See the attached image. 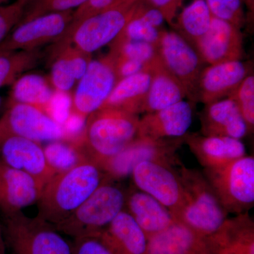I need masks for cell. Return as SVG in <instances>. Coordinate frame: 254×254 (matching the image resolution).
<instances>
[{
    "label": "cell",
    "mask_w": 254,
    "mask_h": 254,
    "mask_svg": "<svg viewBox=\"0 0 254 254\" xmlns=\"http://www.w3.org/2000/svg\"><path fill=\"white\" fill-rule=\"evenodd\" d=\"M108 177L87 157L72 168L55 174L42 190L37 202V216L56 226L68 218Z\"/></svg>",
    "instance_id": "obj_1"
},
{
    "label": "cell",
    "mask_w": 254,
    "mask_h": 254,
    "mask_svg": "<svg viewBox=\"0 0 254 254\" xmlns=\"http://www.w3.org/2000/svg\"><path fill=\"white\" fill-rule=\"evenodd\" d=\"M138 115L122 110L103 108L86 119L76 141L83 154L102 170L138 137Z\"/></svg>",
    "instance_id": "obj_2"
},
{
    "label": "cell",
    "mask_w": 254,
    "mask_h": 254,
    "mask_svg": "<svg viewBox=\"0 0 254 254\" xmlns=\"http://www.w3.org/2000/svg\"><path fill=\"white\" fill-rule=\"evenodd\" d=\"M178 173L182 199L174 217L177 221L203 235H213L227 220L228 213L203 173L183 165H180Z\"/></svg>",
    "instance_id": "obj_3"
},
{
    "label": "cell",
    "mask_w": 254,
    "mask_h": 254,
    "mask_svg": "<svg viewBox=\"0 0 254 254\" xmlns=\"http://www.w3.org/2000/svg\"><path fill=\"white\" fill-rule=\"evenodd\" d=\"M113 180L107 177L68 218L53 227L73 239L101 233L126 204V193Z\"/></svg>",
    "instance_id": "obj_4"
},
{
    "label": "cell",
    "mask_w": 254,
    "mask_h": 254,
    "mask_svg": "<svg viewBox=\"0 0 254 254\" xmlns=\"http://www.w3.org/2000/svg\"><path fill=\"white\" fill-rule=\"evenodd\" d=\"M5 244L12 254H71V245L51 224L18 212L3 216Z\"/></svg>",
    "instance_id": "obj_5"
},
{
    "label": "cell",
    "mask_w": 254,
    "mask_h": 254,
    "mask_svg": "<svg viewBox=\"0 0 254 254\" xmlns=\"http://www.w3.org/2000/svg\"><path fill=\"white\" fill-rule=\"evenodd\" d=\"M114 8L72 22L55 43L67 44L87 55L110 44L134 14L138 2Z\"/></svg>",
    "instance_id": "obj_6"
},
{
    "label": "cell",
    "mask_w": 254,
    "mask_h": 254,
    "mask_svg": "<svg viewBox=\"0 0 254 254\" xmlns=\"http://www.w3.org/2000/svg\"><path fill=\"white\" fill-rule=\"evenodd\" d=\"M206 177L227 213L249 212L254 203V158L242 157L218 168L204 169Z\"/></svg>",
    "instance_id": "obj_7"
},
{
    "label": "cell",
    "mask_w": 254,
    "mask_h": 254,
    "mask_svg": "<svg viewBox=\"0 0 254 254\" xmlns=\"http://www.w3.org/2000/svg\"><path fill=\"white\" fill-rule=\"evenodd\" d=\"M157 53L165 69L183 88L190 101H198V84L203 63L193 46L175 31L162 30Z\"/></svg>",
    "instance_id": "obj_8"
},
{
    "label": "cell",
    "mask_w": 254,
    "mask_h": 254,
    "mask_svg": "<svg viewBox=\"0 0 254 254\" xmlns=\"http://www.w3.org/2000/svg\"><path fill=\"white\" fill-rule=\"evenodd\" d=\"M184 136L159 140L137 137L121 153L105 164L103 170L115 180L131 175L134 167L142 162H156L173 168L175 165L180 166L182 164L177 151L185 143Z\"/></svg>",
    "instance_id": "obj_9"
},
{
    "label": "cell",
    "mask_w": 254,
    "mask_h": 254,
    "mask_svg": "<svg viewBox=\"0 0 254 254\" xmlns=\"http://www.w3.org/2000/svg\"><path fill=\"white\" fill-rule=\"evenodd\" d=\"M73 12L74 10L50 13L18 23L0 43V51H31L55 43L72 23Z\"/></svg>",
    "instance_id": "obj_10"
},
{
    "label": "cell",
    "mask_w": 254,
    "mask_h": 254,
    "mask_svg": "<svg viewBox=\"0 0 254 254\" xmlns=\"http://www.w3.org/2000/svg\"><path fill=\"white\" fill-rule=\"evenodd\" d=\"M113 60L108 55L92 60L74 92L71 113L86 119L102 108L118 82Z\"/></svg>",
    "instance_id": "obj_11"
},
{
    "label": "cell",
    "mask_w": 254,
    "mask_h": 254,
    "mask_svg": "<svg viewBox=\"0 0 254 254\" xmlns=\"http://www.w3.org/2000/svg\"><path fill=\"white\" fill-rule=\"evenodd\" d=\"M0 131L39 143L66 138L63 126L41 110L22 103H8L6 112L0 119Z\"/></svg>",
    "instance_id": "obj_12"
},
{
    "label": "cell",
    "mask_w": 254,
    "mask_h": 254,
    "mask_svg": "<svg viewBox=\"0 0 254 254\" xmlns=\"http://www.w3.org/2000/svg\"><path fill=\"white\" fill-rule=\"evenodd\" d=\"M131 175L138 190L158 200L175 216L182 199L178 171L164 164L145 161L136 165Z\"/></svg>",
    "instance_id": "obj_13"
},
{
    "label": "cell",
    "mask_w": 254,
    "mask_h": 254,
    "mask_svg": "<svg viewBox=\"0 0 254 254\" xmlns=\"http://www.w3.org/2000/svg\"><path fill=\"white\" fill-rule=\"evenodd\" d=\"M0 160L36 179L44 187L55 173L48 165L39 143L0 131Z\"/></svg>",
    "instance_id": "obj_14"
},
{
    "label": "cell",
    "mask_w": 254,
    "mask_h": 254,
    "mask_svg": "<svg viewBox=\"0 0 254 254\" xmlns=\"http://www.w3.org/2000/svg\"><path fill=\"white\" fill-rule=\"evenodd\" d=\"M213 235H205L179 221L148 240L147 254H218Z\"/></svg>",
    "instance_id": "obj_15"
},
{
    "label": "cell",
    "mask_w": 254,
    "mask_h": 254,
    "mask_svg": "<svg viewBox=\"0 0 254 254\" xmlns=\"http://www.w3.org/2000/svg\"><path fill=\"white\" fill-rule=\"evenodd\" d=\"M194 48L203 63L209 65L239 61L243 58V36L240 28L213 17L208 31Z\"/></svg>",
    "instance_id": "obj_16"
},
{
    "label": "cell",
    "mask_w": 254,
    "mask_h": 254,
    "mask_svg": "<svg viewBox=\"0 0 254 254\" xmlns=\"http://www.w3.org/2000/svg\"><path fill=\"white\" fill-rule=\"evenodd\" d=\"M43 189L34 177L0 160V212L3 216L17 213L37 203Z\"/></svg>",
    "instance_id": "obj_17"
},
{
    "label": "cell",
    "mask_w": 254,
    "mask_h": 254,
    "mask_svg": "<svg viewBox=\"0 0 254 254\" xmlns=\"http://www.w3.org/2000/svg\"><path fill=\"white\" fill-rule=\"evenodd\" d=\"M247 64L239 61L210 65L203 68L198 84V101L208 105L228 98L249 74Z\"/></svg>",
    "instance_id": "obj_18"
},
{
    "label": "cell",
    "mask_w": 254,
    "mask_h": 254,
    "mask_svg": "<svg viewBox=\"0 0 254 254\" xmlns=\"http://www.w3.org/2000/svg\"><path fill=\"white\" fill-rule=\"evenodd\" d=\"M193 110L182 100L165 109L145 114L139 119L138 137L159 140L185 136L192 123Z\"/></svg>",
    "instance_id": "obj_19"
},
{
    "label": "cell",
    "mask_w": 254,
    "mask_h": 254,
    "mask_svg": "<svg viewBox=\"0 0 254 254\" xmlns=\"http://www.w3.org/2000/svg\"><path fill=\"white\" fill-rule=\"evenodd\" d=\"M184 138L185 143L204 169L223 166L246 155L245 144L236 138L194 133H187Z\"/></svg>",
    "instance_id": "obj_20"
},
{
    "label": "cell",
    "mask_w": 254,
    "mask_h": 254,
    "mask_svg": "<svg viewBox=\"0 0 254 254\" xmlns=\"http://www.w3.org/2000/svg\"><path fill=\"white\" fill-rule=\"evenodd\" d=\"M201 132L204 136H221L241 139L248 128L236 102L232 98L205 105L202 113Z\"/></svg>",
    "instance_id": "obj_21"
},
{
    "label": "cell",
    "mask_w": 254,
    "mask_h": 254,
    "mask_svg": "<svg viewBox=\"0 0 254 254\" xmlns=\"http://www.w3.org/2000/svg\"><path fill=\"white\" fill-rule=\"evenodd\" d=\"M125 205L128 208L127 212L139 225L148 240L176 221L165 205L140 190L127 195Z\"/></svg>",
    "instance_id": "obj_22"
},
{
    "label": "cell",
    "mask_w": 254,
    "mask_h": 254,
    "mask_svg": "<svg viewBox=\"0 0 254 254\" xmlns=\"http://www.w3.org/2000/svg\"><path fill=\"white\" fill-rule=\"evenodd\" d=\"M100 235L114 254H147L148 239L126 210L120 212Z\"/></svg>",
    "instance_id": "obj_23"
},
{
    "label": "cell",
    "mask_w": 254,
    "mask_h": 254,
    "mask_svg": "<svg viewBox=\"0 0 254 254\" xmlns=\"http://www.w3.org/2000/svg\"><path fill=\"white\" fill-rule=\"evenodd\" d=\"M150 64L141 72L118 80L102 108L122 110L138 115L151 82Z\"/></svg>",
    "instance_id": "obj_24"
},
{
    "label": "cell",
    "mask_w": 254,
    "mask_h": 254,
    "mask_svg": "<svg viewBox=\"0 0 254 254\" xmlns=\"http://www.w3.org/2000/svg\"><path fill=\"white\" fill-rule=\"evenodd\" d=\"M153 76L141 113H151L165 109L183 100L186 93L180 83L165 69L158 55L150 64Z\"/></svg>",
    "instance_id": "obj_25"
},
{
    "label": "cell",
    "mask_w": 254,
    "mask_h": 254,
    "mask_svg": "<svg viewBox=\"0 0 254 254\" xmlns=\"http://www.w3.org/2000/svg\"><path fill=\"white\" fill-rule=\"evenodd\" d=\"M213 235L220 252L254 254V224L249 212L227 219Z\"/></svg>",
    "instance_id": "obj_26"
},
{
    "label": "cell",
    "mask_w": 254,
    "mask_h": 254,
    "mask_svg": "<svg viewBox=\"0 0 254 254\" xmlns=\"http://www.w3.org/2000/svg\"><path fill=\"white\" fill-rule=\"evenodd\" d=\"M54 92L43 76L37 73L21 75L13 83L10 103L31 105L47 113Z\"/></svg>",
    "instance_id": "obj_27"
},
{
    "label": "cell",
    "mask_w": 254,
    "mask_h": 254,
    "mask_svg": "<svg viewBox=\"0 0 254 254\" xmlns=\"http://www.w3.org/2000/svg\"><path fill=\"white\" fill-rule=\"evenodd\" d=\"M176 18L173 25L175 31L194 48L195 43L208 31L213 16L205 0H193Z\"/></svg>",
    "instance_id": "obj_28"
},
{
    "label": "cell",
    "mask_w": 254,
    "mask_h": 254,
    "mask_svg": "<svg viewBox=\"0 0 254 254\" xmlns=\"http://www.w3.org/2000/svg\"><path fill=\"white\" fill-rule=\"evenodd\" d=\"M41 58L38 50L0 51V88L13 84L23 73L35 67Z\"/></svg>",
    "instance_id": "obj_29"
},
{
    "label": "cell",
    "mask_w": 254,
    "mask_h": 254,
    "mask_svg": "<svg viewBox=\"0 0 254 254\" xmlns=\"http://www.w3.org/2000/svg\"><path fill=\"white\" fill-rule=\"evenodd\" d=\"M43 150L48 165L56 174L72 168L86 158L75 141L49 142Z\"/></svg>",
    "instance_id": "obj_30"
},
{
    "label": "cell",
    "mask_w": 254,
    "mask_h": 254,
    "mask_svg": "<svg viewBox=\"0 0 254 254\" xmlns=\"http://www.w3.org/2000/svg\"><path fill=\"white\" fill-rule=\"evenodd\" d=\"M110 56L136 60L148 65L158 56L156 47L145 42L115 39L110 43Z\"/></svg>",
    "instance_id": "obj_31"
},
{
    "label": "cell",
    "mask_w": 254,
    "mask_h": 254,
    "mask_svg": "<svg viewBox=\"0 0 254 254\" xmlns=\"http://www.w3.org/2000/svg\"><path fill=\"white\" fill-rule=\"evenodd\" d=\"M137 7L134 14L127 23L117 39L145 42L157 47L160 33L164 28L159 29L142 17L138 14Z\"/></svg>",
    "instance_id": "obj_32"
},
{
    "label": "cell",
    "mask_w": 254,
    "mask_h": 254,
    "mask_svg": "<svg viewBox=\"0 0 254 254\" xmlns=\"http://www.w3.org/2000/svg\"><path fill=\"white\" fill-rule=\"evenodd\" d=\"M214 18L242 28L245 22L244 0H205Z\"/></svg>",
    "instance_id": "obj_33"
},
{
    "label": "cell",
    "mask_w": 254,
    "mask_h": 254,
    "mask_svg": "<svg viewBox=\"0 0 254 254\" xmlns=\"http://www.w3.org/2000/svg\"><path fill=\"white\" fill-rule=\"evenodd\" d=\"M229 98V97H228ZM230 98L235 100L248 128L254 131V76L250 73L240 83Z\"/></svg>",
    "instance_id": "obj_34"
},
{
    "label": "cell",
    "mask_w": 254,
    "mask_h": 254,
    "mask_svg": "<svg viewBox=\"0 0 254 254\" xmlns=\"http://www.w3.org/2000/svg\"><path fill=\"white\" fill-rule=\"evenodd\" d=\"M88 1V0H34L26 6L24 14L20 22L28 21L37 16L50 13L76 9Z\"/></svg>",
    "instance_id": "obj_35"
},
{
    "label": "cell",
    "mask_w": 254,
    "mask_h": 254,
    "mask_svg": "<svg viewBox=\"0 0 254 254\" xmlns=\"http://www.w3.org/2000/svg\"><path fill=\"white\" fill-rule=\"evenodd\" d=\"M139 0H88L73 12L72 22H77L83 18L89 17L98 13L125 6L135 4Z\"/></svg>",
    "instance_id": "obj_36"
},
{
    "label": "cell",
    "mask_w": 254,
    "mask_h": 254,
    "mask_svg": "<svg viewBox=\"0 0 254 254\" xmlns=\"http://www.w3.org/2000/svg\"><path fill=\"white\" fill-rule=\"evenodd\" d=\"M71 254H114L100 234L78 237L71 244Z\"/></svg>",
    "instance_id": "obj_37"
},
{
    "label": "cell",
    "mask_w": 254,
    "mask_h": 254,
    "mask_svg": "<svg viewBox=\"0 0 254 254\" xmlns=\"http://www.w3.org/2000/svg\"><path fill=\"white\" fill-rule=\"evenodd\" d=\"M76 81L64 60L59 56L53 57L51 82L55 90L68 93L74 86Z\"/></svg>",
    "instance_id": "obj_38"
},
{
    "label": "cell",
    "mask_w": 254,
    "mask_h": 254,
    "mask_svg": "<svg viewBox=\"0 0 254 254\" xmlns=\"http://www.w3.org/2000/svg\"><path fill=\"white\" fill-rule=\"evenodd\" d=\"M71 105L72 99L68 93L55 91L50 100L47 114L63 126L71 115Z\"/></svg>",
    "instance_id": "obj_39"
},
{
    "label": "cell",
    "mask_w": 254,
    "mask_h": 254,
    "mask_svg": "<svg viewBox=\"0 0 254 254\" xmlns=\"http://www.w3.org/2000/svg\"><path fill=\"white\" fill-rule=\"evenodd\" d=\"M108 55L113 60L115 73L118 80L141 72L148 66L144 63L136 60L113 58L110 55Z\"/></svg>",
    "instance_id": "obj_40"
},
{
    "label": "cell",
    "mask_w": 254,
    "mask_h": 254,
    "mask_svg": "<svg viewBox=\"0 0 254 254\" xmlns=\"http://www.w3.org/2000/svg\"><path fill=\"white\" fill-rule=\"evenodd\" d=\"M146 4L158 9L163 14L165 21L173 26L184 0H143Z\"/></svg>",
    "instance_id": "obj_41"
},
{
    "label": "cell",
    "mask_w": 254,
    "mask_h": 254,
    "mask_svg": "<svg viewBox=\"0 0 254 254\" xmlns=\"http://www.w3.org/2000/svg\"><path fill=\"white\" fill-rule=\"evenodd\" d=\"M5 250H6V244H5L2 227L0 223V254H5Z\"/></svg>",
    "instance_id": "obj_42"
},
{
    "label": "cell",
    "mask_w": 254,
    "mask_h": 254,
    "mask_svg": "<svg viewBox=\"0 0 254 254\" xmlns=\"http://www.w3.org/2000/svg\"><path fill=\"white\" fill-rule=\"evenodd\" d=\"M244 2L247 4V8L250 10L251 14H254V0H244Z\"/></svg>",
    "instance_id": "obj_43"
},
{
    "label": "cell",
    "mask_w": 254,
    "mask_h": 254,
    "mask_svg": "<svg viewBox=\"0 0 254 254\" xmlns=\"http://www.w3.org/2000/svg\"><path fill=\"white\" fill-rule=\"evenodd\" d=\"M9 1V0H0V5H3L6 1Z\"/></svg>",
    "instance_id": "obj_44"
},
{
    "label": "cell",
    "mask_w": 254,
    "mask_h": 254,
    "mask_svg": "<svg viewBox=\"0 0 254 254\" xmlns=\"http://www.w3.org/2000/svg\"><path fill=\"white\" fill-rule=\"evenodd\" d=\"M23 1H26V4L28 5L29 3H31V1H34V0H23Z\"/></svg>",
    "instance_id": "obj_45"
},
{
    "label": "cell",
    "mask_w": 254,
    "mask_h": 254,
    "mask_svg": "<svg viewBox=\"0 0 254 254\" xmlns=\"http://www.w3.org/2000/svg\"><path fill=\"white\" fill-rule=\"evenodd\" d=\"M1 105H2V99H1V96H0V109H1Z\"/></svg>",
    "instance_id": "obj_46"
},
{
    "label": "cell",
    "mask_w": 254,
    "mask_h": 254,
    "mask_svg": "<svg viewBox=\"0 0 254 254\" xmlns=\"http://www.w3.org/2000/svg\"><path fill=\"white\" fill-rule=\"evenodd\" d=\"M218 254H232L228 253V252H220V253H219Z\"/></svg>",
    "instance_id": "obj_47"
}]
</instances>
